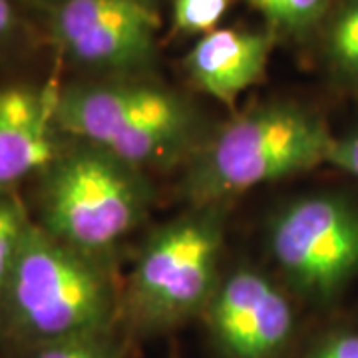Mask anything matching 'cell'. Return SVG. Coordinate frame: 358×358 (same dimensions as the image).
<instances>
[{
	"label": "cell",
	"mask_w": 358,
	"mask_h": 358,
	"mask_svg": "<svg viewBox=\"0 0 358 358\" xmlns=\"http://www.w3.org/2000/svg\"><path fill=\"white\" fill-rule=\"evenodd\" d=\"M334 136L319 115L293 103H268L239 115L199 154L187 178L197 205L217 203L261 183L327 164Z\"/></svg>",
	"instance_id": "1"
},
{
	"label": "cell",
	"mask_w": 358,
	"mask_h": 358,
	"mask_svg": "<svg viewBox=\"0 0 358 358\" xmlns=\"http://www.w3.org/2000/svg\"><path fill=\"white\" fill-rule=\"evenodd\" d=\"M114 294L94 255L28 221L16 251L4 307L18 333L40 343L103 331Z\"/></svg>",
	"instance_id": "2"
},
{
	"label": "cell",
	"mask_w": 358,
	"mask_h": 358,
	"mask_svg": "<svg viewBox=\"0 0 358 358\" xmlns=\"http://www.w3.org/2000/svg\"><path fill=\"white\" fill-rule=\"evenodd\" d=\"M56 126L140 167L179 150L192 136L193 114L176 94L154 84H76L58 96Z\"/></svg>",
	"instance_id": "3"
},
{
	"label": "cell",
	"mask_w": 358,
	"mask_h": 358,
	"mask_svg": "<svg viewBox=\"0 0 358 358\" xmlns=\"http://www.w3.org/2000/svg\"><path fill=\"white\" fill-rule=\"evenodd\" d=\"M40 193V227L62 243L96 255L140 221L145 187L136 167L84 143L60 154Z\"/></svg>",
	"instance_id": "4"
},
{
	"label": "cell",
	"mask_w": 358,
	"mask_h": 358,
	"mask_svg": "<svg viewBox=\"0 0 358 358\" xmlns=\"http://www.w3.org/2000/svg\"><path fill=\"white\" fill-rule=\"evenodd\" d=\"M221 229L209 213L157 231L134 273V301L145 320L176 322L213 296Z\"/></svg>",
	"instance_id": "5"
},
{
	"label": "cell",
	"mask_w": 358,
	"mask_h": 358,
	"mask_svg": "<svg viewBox=\"0 0 358 358\" xmlns=\"http://www.w3.org/2000/svg\"><path fill=\"white\" fill-rule=\"evenodd\" d=\"M271 251L301 291L331 296L358 273V209L334 195L299 199L275 221Z\"/></svg>",
	"instance_id": "6"
},
{
	"label": "cell",
	"mask_w": 358,
	"mask_h": 358,
	"mask_svg": "<svg viewBox=\"0 0 358 358\" xmlns=\"http://www.w3.org/2000/svg\"><path fill=\"white\" fill-rule=\"evenodd\" d=\"M150 0H64L52 30L62 50L94 68H134L150 60L157 32Z\"/></svg>",
	"instance_id": "7"
},
{
	"label": "cell",
	"mask_w": 358,
	"mask_h": 358,
	"mask_svg": "<svg viewBox=\"0 0 358 358\" xmlns=\"http://www.w3.org/2000/svg\"><path fill=\"white\" fill-rule=\"evenodd\" d=\"M209 322L231 357L271 358L291 336L293 308L268 279L241 268L211 296Z\"/></svg>",
	"instance_id": "8"
},
{
	"label": "cell",
	"mask_w": 358,
	"mask_h": 358,
	"mask_svg": "<svg viewBox=\"0 0 358 358\" xmlns=\"http://www.w3.org/2000/svg\"><path fill=\"white\" fill-rule=\"evenodd\" d=\"M54 86L13 84L0 88V193L30 173L46 171L60 155L56 143Z\"/></svg>",
	"instance_id": "9"
},
{
	"label": "cell",
	"mask_w": 358,
	"mask_h": 358,
	"mask_svg": "<svg viewBox=\"0 0 358 358\" xmlns=\"http://www.w3.org/2000/svg\"><path fill=\"white\" fill-rule=\"evenodd\" d=\"M273 40L263 32L215 28L185 58L193 84L217 102L233 106L265 78Z\"/></svg>",
	"instance_id": "10"
},
{
	"label": "cell",
	"mask_w": 358,
	"mask_h": 358,
	"mask_svg": "<svg viewBox=\"0 0 358 358\" xmlns=\"http://www.w3.org/2000/svg\"><path fill=\"white\" fill-rule=\"evenodd\" d=\"M28 221L30 219L26 215L20 199L13 193H0V315L16 251Z\"/></svg>",
	"instance_id": "11"
},
{
	"label": "cell",
	"mask_w": 358,
	"mask_h": 358,
	"mask_svg": "<svg viewBox=\"0 0 358 358\" xmlns=\"http://www.w3.org/2000/svg\"><path fill=\"white\" fill-rule=\"evenodd\" d=\"M329 54L341 74L358 80V0H350L334 18L329 32Z\"/></svg>",
	"instance_id": "12"
},
{
	"label": "cell",
	"mask_w": 358,
	"mask_h": 358,
	"mask_svg": "<svg viewBox=\"0 0 358 358\" xmlns=\"http://www.w3.org/2000/svg\"><path fill=\"white\" fill-rule=\"evenodd\" d=\"M273 24L301 30L315 24L327 13L331 0H247Z\"/></svg>",
	"instance_id": "13"
},
{
	"label": "cell",
	"mask_w": 358,
	"mask_h": 358,
	"mask_svg": "<svg viewBox=\"0 0 358 358\" xmlns=\"http://www.w3.org/2000/svg\"><path fill=\"white\" fill-rule=\"evenodd\" d=\"M231 0H176L173 26L181 34L205 36L213 32L229 8Z\"/></svg>",
	"instance_id": "14"
},
{
	"label": "cell",
	"mask_w": 358,
	"mask_h": 358,
	"mask_svg": "<svg viewBox=\"0 0 358 358\" xmlns=\"http://www.w3.org/2000/svg\"><path fill=\"white\" fill-rule=\"evenodd\" d=\"M102 333L72 334L42 343L34 358H115L114 345H110Z\"/></svg>",
	"instance_id": "15"
},
{
	"label": "cell",
	"mask_w": 358,
	"mask_h": 358,
	"mask_svg": "<svg viewBox=\"0 0 358 358\" xmlns=\"http://www.w3.org/2000/svg\"><path fill=\"white\" fill-rule=\"evenodd\" d=\"M327 164L338 167L348 176L358 179V129L343 138H334Z\"/></svg>",
	"instance_id": "16"
},
{
	"label": "cell",
	"mask_w": 358,
	"mask_h": 358,
	"mask_svg": "<svg viewBox=\"0 0 358 358\" xmlns=\"http://www.w3.org/2000/svg\"><path fill=\"white\" fill-rule=\"evenodd\" d=\"M313 358H358V334H336Z\"/></svg>",
	"instance_id": "17"
},
{
	"label": "cell",
	"mask_w": 358,
	"mask_h": 358,
	"mask_svg": "<svg viewBox=\"0 0 358 358\" xmlns=\"http://www.w3.org/2000/svg\"><path fill=\"white\" fill-rule=\"evenodd\" d=\"M14 22H16V16H14L10 0H0V38L13 32Z\"/></svg>",
	"instance_id": "18"
}]
</instances>
